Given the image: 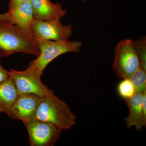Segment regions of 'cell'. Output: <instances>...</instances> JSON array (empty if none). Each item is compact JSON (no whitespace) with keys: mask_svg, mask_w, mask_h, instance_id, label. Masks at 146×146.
<instances>
[{"mask_svg":"<svg viewBox=\"0 0 146 146\" xmlns=\"http://www.w3.org/2000/svg\"><path fill=\"white\" fill-rule=\"evenodd\" d=\"M0 52L10 56L16 53L39 54L38 40L33 35L23 31L9 20L0 21Z\"/></svg>","mask_w":146,"mask_h":146,"instance_id":"obj_1","label":"cell"},{"mask_svg":"<svg viewBox=\"0 0 146 146\" xmlns=\"http://www.w3.org/2000/svg\"><path fill=\"white\" fill-rule=\"evenodd\" d=\"M35 119L52 123L62 130H70L76 123V117L68 105L50 89L45 96L41 97Z\"/></svg>","mask_w":146,"mask_h":146,"instance_id":"obj_2","label":"cell"},{"mask_svg":"<svg viewBox=\"0 0 146 146\" xmlns=\"http://www.w3.org/2000/svg\"><path fill=\"white\" fill-rule=\"evenodd\" d=\"M37 40L39 49V56L30 62L28 67L41 75L48 65L56 58L67 53L78 52L82 47V43L78 41Z\"/></svg>","mask_w":146,"mask_h":146,"instance_id":"obj_3","label":"cell"},{"mask_svg":"<svg viewBox=\"0 0 146 146\" xmlns=\"http://www.w3.org/2000/svg\"><path fill=\"white\" fill-rule=\"evenodd\" d=\"M140 68V62L133 41L129 39L120 41L115 48L112 64L116 75L120 78H129Z\"/></svg>","mask_w":146,"mask_h":146,"instance_id":"obj_4","label":"cell"},{"mask_svg":"<svg viewBox=\"0 0 146 146\" xmlns=\"http://www.w3.org/2000/svg\"><path fill=\"white\" fill-rule=\"evenodd\" d=\"M31 146H53L60 138L62 129L52 123L34 119L23 123Z\"/></svg>","mask_w":146,"mask_h":146,"instance_id":"obj_5","label":"cell"},{"mask_svg":"<svg viewBox=\"0 0 146 146\" xmlns=\"http://www.w3.org/2000/svg\"><path fill=\"white\" fill-rule=\"evenodd\" d=\"M9 72L19 95L31 94L42 97L49 89L42 83V75L29 67L24 71L10 69Z\"/></svg>","mask_w":146,"mask_h":146,"instance_id":"obj_6","label":"cell"},{"mask_svg":"<svg viewBox=\"0 0 146 146\" xmlns=\"http://www.w3.org/2000/svg\"><path fill=\"white\" fill-rule=\"evenodd\" d=\"M32 30L38 40L65 41L72 34V27L63 25L60 20L46 21L35 19Z\"/></svg>","mask_w":146,"mask_h":146,"instance_id":"obj_7","label":"cell"},{"mask_svg":"<svg viewBox=\"0 0 146 146\" xmlns=\"http://www.w3.org/2000/svg\"><path fill=\"white\" fill-rule=\"evenodd\" d=\"M41 97L31 94L18 95L7 115L11 119L23 123L35 119Z\"/></svg>","mask_w":146,"mask_h":146,"instance_id":"obj_8","label":"cell"},{"mask_svg":"<svg viewBox=\"0 0 146 146\" xmlns=\"http://www.w3.org/2000/svg\"><path fill=\"white\" fill-rule=\"evenodd\" d=\"M35 19L42 21L60 20L67 11L59 3H53L50 0H29Z\"/></svg>","mask_w":146,"mask_h":146,"instance_id":"obj_9","label":"cell"},{"mask_svg":"<svg viewBox=\"0 0 146 146\" xmlns=\"http://www.w3.org/2000/svg\"><path fill=\"white\" fill-rule=\"evenodd\" d=\"M8 12L10 17L9 21L11 23L23 31L33 35L32 28L35 18L29 1L9 9Z\"/></svg>","mask_w":146,"mask_h":146,"instance_id":"obj_10","label":"cell"},{"mask_svg":"<svg viewBox=\"0 0 146 146\" xmlns=\"http://www.w3.org/2000/svg\"><path fill=\"white\" fill-rule=\"evenodd\" d=\"M143 93L136 92L132 98L125 100L129 110L128 116L125 119L128 129L135 127L137 130H141L146 125L142 106Z\"/></svg>","mask_w":146,"mask_h":146,"instance_id":"obj_11","label":"cell"},{"mask_svg":"<svg viewBox=\"0 0 146 146\" xmlns=\"http://www.w3.org/2000/svg\"><path fill=\"white\" fill-rule=\"evenodd\" d=\"M18 95L11 77L0 83V112L7 115Z\"/></svg>","mask_w":146,"mask_h":146,"instance_id":"obj_12","label":"cell"},{"mask_svg":"<svg viewBox=\"0 0 146 146\" xmlns=\"http://www.w3.org/2000/svg\"><path fill=\"white\" fill-rule=\"evenodd\" d=\"M117 87L118 95L122 98L129 99L136 93V89L133 84L129 78L123 79Z\"/></svg>","mask_w":146,"mask_h":146,"instance_id":"obj_13","label":"cell"},{"mask_svg":"<svg viewBox=\"0 0 146 146\" xmlns=\"http://www.w3.org/2000/svg\"><path fill=\"white\" fill-rule=\"evenodd\" d=\"M136 92L144 93L146 91V70L140 68L129 77Z\"/></svg>","mask_w":146,"mask_h":146,"instance_id":"obj_14","label":"cell"},{"mask_svg":"<svg viewBox=\"0 0 146 146\" xmlns=\"http://www.w3.org/2000/svg\"><path fill=\"white\" fill-rule=\"evenodd\" d=\"M134 48L140 62V68L146 70V39L143 37L139 40L133 41Z\"/></svg>","mask_w":146,"mask_h":146,"instance_id":"obj_15","label":"cell"},{"mask_svg":"<svg viewBox=\"0 0 146 146\" xmlns=\"http://www.w3.org/2000/svg\"><path fill=\"white\" fill-rule=\"evenodd\" d=\"M10 78V72L7 70L2 66L0 58V83L7 80Z\"/></svg>","mask_w":146,"mask_h":146,"instance_id":"obj_16","label":"cell"},{"mask_svg":"<svg viewBox=\"0 0 146 146\" xmlns=\"http://www.w3.org/2000/svg\"><path fill=\"white\" fill-rule=\"evenodd\" d=\"M29 0H10L9 3V9L13 8L22 3L28 1Z\"/></svg>","mask_w":146,"mask_h":146,"instance_id":"obj_17","label":"cell"},{"mask_svg":"<svg viewBox=\"0 0 146 146\" xmlns=\"http://www.w3.org/2000/svg\"><path fill=\"white\" fill-rule=\"evenodd\" d=\"M9 14L8 12L5 13H0V21L9 20Z\"/></svg>","mask_w":146,"mask_h":146,"instance_id":"obj_18","label":"cell"},{"mask_svg":"<svg viewBox=\"0 0 146 146\" xmlns=\"http://www.w3.org/2000/svg\"><path fill=\"white\" fill-rule=\"evenodd\" d=\"M7 57L6 56L2 53L0 52V58H2Z\"/></svg>","mask_w":146,"mask_h":146,"instance_id":"obj_19","label":"cell"}]
</instances>
